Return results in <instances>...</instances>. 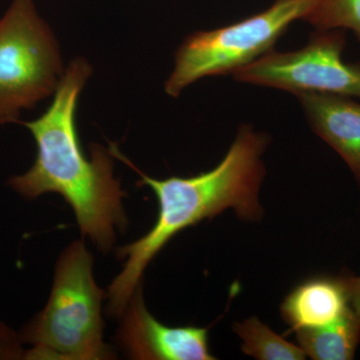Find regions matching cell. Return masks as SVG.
I'll list each match as a JSON object with an SVG mask.
<instances>
[{
	"mask_svg": "<svg viewBox=\"0 0 360 360\" xmlns=\"http://www.w3.org/2000/svg\"><path fill=\"white\" fill-rule=\"evenodd\" d=\"M345 30H316L295 51H270L232 73L243 84L297 92H322L360 98V63H348Z\"/></svg>",
	"mask_w": 360,
	"mask_h": 360,
	"instance_id": "obj_6",
	"label": "cell"
},
{
	"mask_svg": "<svg viewBox=\"0 0 360 360\" xmlns=\"http://www.w3.org/2000/svg\"><path fill=\"white\" fill-rule=\"evenodd\" d=\"M321 0H274L269 8L231 25L189 34L177 49L174 68L165 82L177 97L205 77L232 75L274 46L291 23L304 20Z\"/></svg>",
	"mask_w": 360,
	"mask_h": 360,
	"instance_id": "obj_4",
	"label": "cell"
},
{
	"mask_svg": "<svg viewBox=\"0 0 360 360\" xmlns=\"http://www.w3.org/2000/svg\"><path fill=\"white\" fill-rule=\"evenodd\" d=\"M53 32L33 0H13L0 18V124L20 122L56 94L65 73Z\"/></svg>",
	"mask_w": 360,
	"mask_h": 360,
	"instance_id": "obj_5",
	"label": "cell"
},
{
	"mask_svg": "<svg viewBox=\"0 0 360 360\" xmlns=\"http://www.w3.org/2000/svg\"><path fill=\"white\" fill-rule=\"evenodd\" d=\"M94 262L82 240L61 253L49 302L20 333L22 343L32 345L23 359H115L104 342L106 293L94 281Z\"/></svg>",
	"mask_w": 360,
	"mask_h": 360,
	"instance_id": "obj_3",
	"label": "cell"
},
{
	"mask_svg": "<svg viewBox=\"0 0 360 360\" xmlns=\"http://www.w3.org/2000/svg\"><path fill=\"white\" fill-rule=\"evenodd\" d=\"M234 333L243 340L241 350L259 360H303L302 348L277 335L257 317H250L233 326Z\"/></svg>",
	"mask_w": 360,
	"mask_h": 360,
	"instance_id": "obj_11",
	"label": "cell"
},
{
	"mask_svg": "<svg viewBox=\"0 0 360 360\" xmlns=\"http://www.w3.org/2000/svg\"><path fill=\"white\" fill-rule=\"evenodd\" d=\"M305 21L316 30H352L360 42V0H321Z\"/></svg>",
	"mask_w": 360,
	"mask_h": 360,
	"instance_id": "obj_12",
	"label": "cell"
},
{
	"mask_svg": "<svg viewBox=\"0 0 360 360\" xmlns=\"http://www.w3.org/2000/svg\"><path fill=\"white\" fill-rule=\"evenodd\" d=\"M92 68L86 59H73L63 73L51 105L39 118L22 122L34 137L37 153L32 168L8 184L27 200L60 194L72 208L78 226L103 253L110 252L116 233L124 231L127 193L113 172L110 149L90 146L87 158L75 122L78 99Z\"/></svg>",
	"mask_w": 360,
	"mask_h": 360,
	"instance_id": "obj_1",
	"label": "cell"
},
{
	"mask_svg": "<svg viewBox=\"0 0 360 360\" xmlns=\"http://www.w3.org/2000/svg\"><path fill=\"white\" fill-rule=\"evenodd\" d=\"M270 139L251 125L243 124L224 160L212 170L189 177L158 179L148 176L110 143L111 155L127 163L141 176L139 184L153 189L158 202L155 225L148 233L129 245L118 248L124 260L122 271L106 292V311L120 317L151 260L177 233L232 208L239 219L257 221L264 215L258 198L265 176L262 161Z\"/></svg>",
	"mask_w": 360,
	"mask_h": 360,
	"instance_id": "obj_2",
	"label": "cell"
},
{
	"mask_svg": "<svg viewBox=\"0 0 360 360\" xmlns=\"http://www.w3.org/2000/svg\"><path fill=\"white\" fill-rule=\"evenodd\" d=\"M300 347L314 360L354 359L360 342V321L350 309L338 321L295 331Z\"/></svg>",
	"mask_w": 360,
	"mask_h": 360,
	"instance_id": "obj_10",
	"label": "cell"
},
{
	"mask_svg": "<svg viewBox=\"0 0 360 360\" xmlns=\"http://www.w3.org/2000/svg\"><path fill=\"white\" fill-rule=\"evenodd\" d=\"M312 130L335 149L360 186V103L352 97L297 92Z\"/></svg>",
	"mask_w": 360,
	"mask_h": 360,
	"instance_id": "obj_8",
	"label": "cell"
},
{
	"mask_svg": "<svg viewBox=\"0 0 360 360\" xmlns=\"http://www.w3.org/2000/svg\"><path fill=\"white\" fill-rule=\"evenodd\" d=\"M350 309L347 274L305 279L281 305V316L293 331L328 326L345 316Z\"/></svg>",
	"mask_w": 360,
	"mask_h": 360,
	"instance_id": "obj_9",
	"label": "cell"
},
{
	"mask_svg": "<svg viewBox=\"0 0 360 360\" xmlns=\"http://www.w3.org/2000/svg\"><path fill=\"white\" fill-rule=\"evenodd\" d=\"M350 307L360 321V276L349 274Z\"/></svg>",
	"mask_w": 360,
	"mask_h": 360,
	"instance_id": "obj_14",
	"label": "cell"
},
{
	"mask_svg": "<svg viewBox=\"0 0 360 360\" xmlns=\"http://www.w3.org/2000/svg\"><path fill=\"white\" fill-rule=\"evenodd\" d=\"M117 341L136 360H214L208 345L210 329L161 323L146 309L142 283L120 316Z\"/></svg>",
	"mask_w": 360,
	"mask_h": 360,
	"instance_id": "obj_7",
	"label": "cell"
},
{
	"mask_svg": "<svg viewBox=\"0 0 360 360\" xmlns=\"http://www.w3.org/2000/svg\"><path fill=\"white\" fill-rule=\"evenodd\" d=\"M20 333L0 322V359H23L25 350Z\"/></svg>",
	"mask_w": 360,
	"mask_h": 360,
	"instance_id": "obj_13",
	"label": "cell"
}]
</instances>
